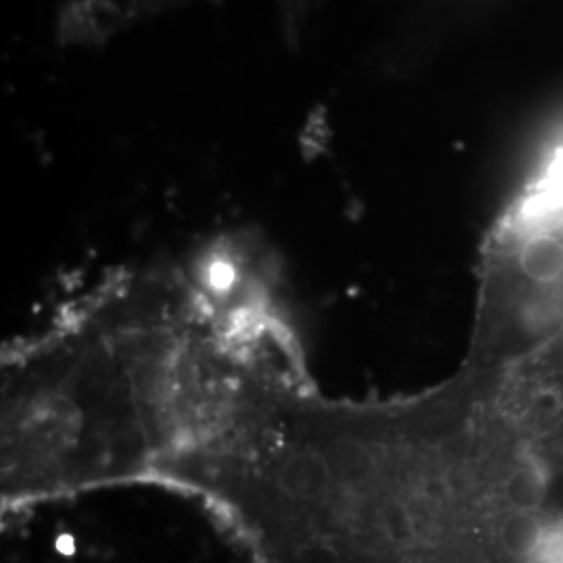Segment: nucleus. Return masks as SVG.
I'll return each mask as SVG.
<instances>
[{
    "label": "nucleus",
    "mask_w": 563,
    "mask_h": 563,
    "mask_svg": "<svg viewBox=\"0 0 563 563\" xmlns=\"http://www.w3.org/2000/svg\"><path fill=\"white\" fill-rule=\"evenodd\" d=\"M209 290L174 272L104 282L2 357L4 509L157 481L209 376Z\"/></svg>",
    "instance_id": "obj_1"
}]
</instances>
